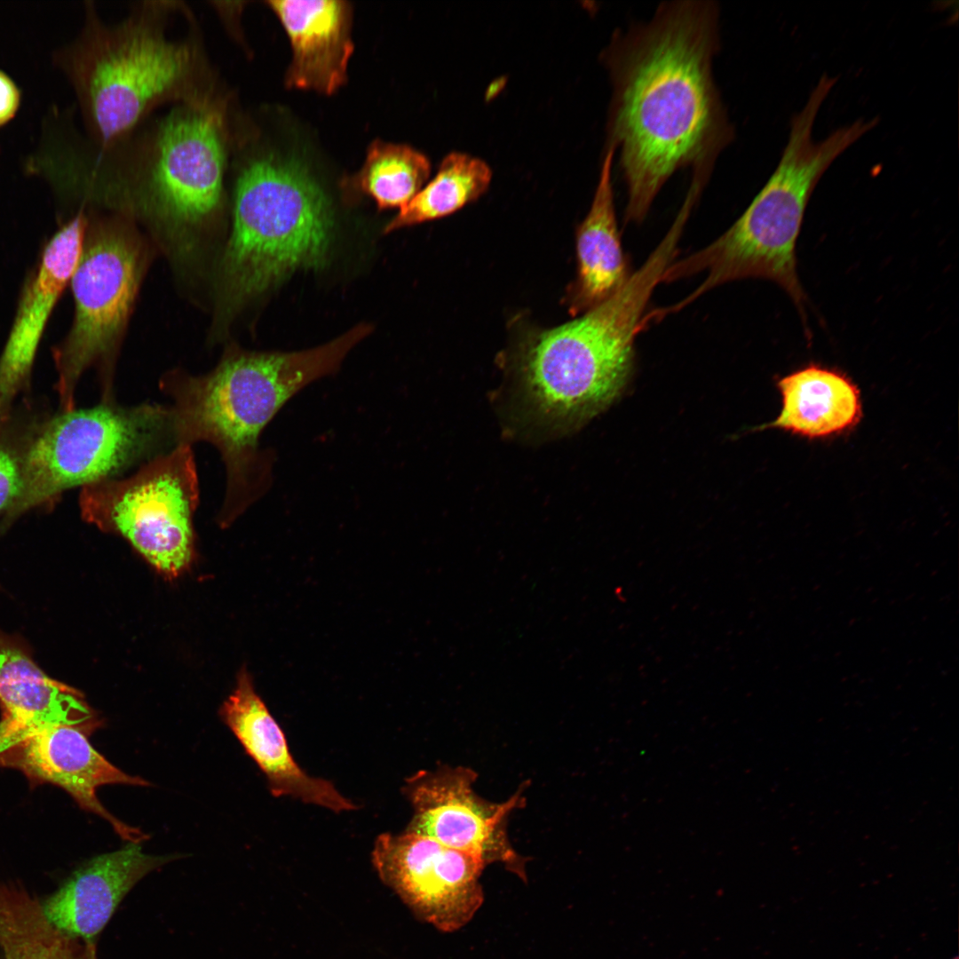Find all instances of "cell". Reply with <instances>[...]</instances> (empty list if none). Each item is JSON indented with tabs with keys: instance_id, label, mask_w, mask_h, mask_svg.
I'll list each match as a JSON object with an SVG mask.
<instances>
[{
	"instance_id": "cell-1",
	"label": "cell",
	"mask_w": 959,
	"mask_h": 959,
	"mask_svg": "<svg viewBox=\"0 0 959 959\" xmlns=\"http://www.w3.org/2000/svg\"><path fill=\"white\" fill-rule=\"evenodd\" d=\"M719 7L662 3L647 21L617 30L603 59L612 83L607 147L618 150L626 222L643 221L662 186L689 167L705 186L733 128L713 76Z\"/></svg>"
},
{
	"instance_id": "cell-2",
	"label": "cell",
	"mask_w": 959,
	"mask_h": 959,
	"mask_svg": "<svg viewBox=\"0 0 959 959\" xmlns=\"http://www.w3.org/2000/svg\"><path fill=\"white\" fill-rule=\"evenodd\" d=\"M187 5L140 1L107 23L85 4L76 38L57 52L90 140L106 147L131 132L160 107H229L234 95L211 61L197 20L174 36Z\"/></svg>"
},
{
	"instance_id": "cell-3",
	"label": "cell",
	"mask_w": 959,
	"mask_h": 959,
	"mask_svg": "<svg viewBox=\"0 0 959 959\" xmlns=\"http://www.w3.org/2000/svg\"><path fill=\"white\" fill-rule=\"evenodd\" d=\"M363 333L353 328L322 345L297 352L230 348L205 375L176 369L160 388L170 407L176 445L205 441L225 464L226 493L218 520L226 526L260 498L271 483L273 456L259 437L298 392L334 373Z\"/></svg>"
},
{
	"instance_id": "cell-4",
	"label": "cell",
	"mask_w": 959,
	"mask_h": 959,
	"mask_svg": "<svg viewBox=\"0 0 959 959\" xmlns=\"http://www.w3.org/2000/svg\"><path fill=\"white\" fill-rule=\"evenodd\" d=\"M836 83L823 75L804 108L791 119L789 140L766 184L743 214L705 248L673 261L662 282L700 273L705 279L688 296L659 309L662 318L678 313L722 284L748 278L774 281L792 298L805 322L804 293L797 273L796 246L804 211L820 177L849 147L878 123L859 119L815 142L812 131L818 112Z\"/></svg>"
},
{
	"instance_id": "cell-5",
	"label": "cell",
	"mask_w": 959,
	"mask_h": 959,
	"mask_svg": "<svg viewBox=\"0 0 959 959\" xmlns=\"http://www.w3.org/2000/svg\"><path fill=\"white\" fill-rule=\"evenodd\" d=\"M226 178L233 226L220 263V327L293 272L325 265L333 231L329 201L307 169L256 150L236 131Z\"/></svg>"
},
{
	"instance_id": "cell-6",
	"label": "cell",
	"mask_w": 959,
	"mask_h": 959,
	"mask_svg": "<svg viewBox=\"0 0 959 959\" xmlns=\"http://www.w3.org/2000/svg\"><path fill=\"white\" fill-rule=\"evenodd\" d=\"M682 237L671 227L610 297L580 318L540 335L522 365L528 401L546 419L581 422L616 400L630 377L634 342L646 306L675 260Z\"/></svg>"
},
{
	"instance_id": "cell-7",
	"label": "cell",
	"mask_w": 959,
	"mask_h": 959,
	"mask_svg": "<svg viewBox=\"0 0 959 959\" xmlns=\"http://www.w3.org/2000/svg\"><path fill=\"white\" fill-rule=\"evenodd\" d=\"M235 107L178 104L156 118L131 210L152 220L174 252L192 251L223 212Z\"/></svg>"
},
{
	"instance_id": "cell-8",
	"label": "cell",
	"mask_w": 959,
	"mask_h": 959,
	"mask_svg": "<svg viewBox=\"0 0 959 959\" xmlns=\"http://www.w3.org/2000/svg\"><path fill=\"white\" fill-rule=\"evenodd\" d=\"M176 447L168 407L101 401L49 421L21 456V483L5 523L77 486L117 478Z\"/></svg>"
},
{
	"instance_id": "cell-9",
	"label": "cell",
	"mask_w": 959,
	"mask_h": 959,
	"mask_svg": "<svg viewBox=\"0 0 959 959\" xmlns=\"http://www.w3.org/2000/svg\"><path fill=\"white\" fill-rule=\"evenodd\" d=\"M144 266L141 242L125 224L104 221L85 234L70 281L74 320L64 340L53 350L57 391L64 412L75 409L78 382L91 366L99 368L101 401H115V360Z\"/></svg>"
},
{
	"instance_id": "cell-10",
	"label": "cell",
	"mask_w": 959,
	"mask_h": 959,
	"mask_svg": "<svg viewBox=\"0 0 959 959\" xmlns=\"http://www.w3.org/2000/svg\"><path fill=\"white\" fill-rule=\"evenodd\" d=\"M199 495L192 446L178 445L127 478L83 487L79 507L85 521L123 536L157 571L172 579L193 559V517Z\"/></svg>"
},
{
	"instance_id": "cell-11",
	"label": "cell",
	"mask_w": 959,
	"mask_h": 959,
	"mask_svg": "<svg viewBox=\"0 0 959 959\" xmlns=\"http://www.w3.org/2000/svg\"><path fill=\"white\" fill-rule=\"evenodd\" d=\"M476 779L472 769L449 765L408 778L402 790L413 814L405 831L472 853L487 866L500 864L526 881L527 860L507 834L508 817L521 807L524 797L518 791L506 801H488L474 790Z\"/></svg>"
},
{
	"instance_id": "cell-12",
	"label": "cell",
	"mask_w": 959,
	"mask_h": 959,
	"mask_svg": "<svg viewBox=\"0 0 959 959\" xmlns=\"http://www.w3.org/2000/svg\"><path fill=\"white\" fill-rule=\"evenodd\" d=\"M372 863L381 880L413 913L451 932L467 924L484 901L480 876L486 863L421 835H379Z\"/></svg>"
},
{
	"instance_id": "cell-13",
	"label": "cell",
	"mask_w": 959,
	"mask_h": 959,
	"mask_svg": "<svg viewBox=\"0 0 959 959\" xmlns=\"http://www.w3.org/2000/svg\"><path fill=\"white\" fill-rule=\"evenodd\" d=\"M72 726L42 728L0 754V767L22 772L31 781L49 782L65 789L84 810L106 820L129 843L148 839L138 828L116 819L100 803L96 789L107 784L148 787L150 782L113 765Z\"/></svg>"
},
{
	"instance_id": "cell-14",
	"label": "cell",
	"mask_w": 959,
	"mask_h": 959,
	"mask_svg": "<svg viewBox=\"0 0 959 959\" xmlns=\"http://www.w3.org/2000/svg\"><path fill=\"white\" fill-rule=\"evenodd\" d=\"M87 218L81 210L49 241L38 268L26 284L0 356V426L28 383L46 322L82 255Z\"/></svg>"
},
{
	"instance_id": "cell-15",
	"label": "cell",
	"mask_w": 959,
	"mask_h": 959,
	"mask_svg": "<svg viewBox=\"0 0 959 959\" xmlns=\"http://www.w3.org/2000/svg\"><path fill=\"white\" fill-rule=\"evenodd\" d=\"M184 855H150L140 844L98 855L41 901L48 921L65 935L96 943L120 902L150 872Z\"/></svg>"
},
{
	"instance_id": "cell-16",
	"label": "cell",
	"mask_w": 959,
	"mask_h": 959,
	"mask_svg": "<svg viewBox=\"0 0 959 959\" xmlns=\"http://www.w3.org/2000/svg\"><path fill=\"white\" fill-rule=\"evenodd\" d=\"M220 716L267 779L274 797H291L335 812L357 809L329 781L307 774L293 758L283 731L255 691L245 668Z\"/></svg>"
},
{
	"instance_id": "cell-17",
	"label": "cell",
	"mask_w": 959,
	"mask_h": 959,
	"mask_svg": "<svg viewBox=\"0 0 959 959\" xmlns=\"http://www.w3.org/2000/svg\"><path fill=\"white\" fill-rule=\"evenodd\" d=\"M0 754L48 726L75 727L90 735L100 719L76 690L47 677L0 635Z\"/></svg>"
},
{
	"instance_id": "cell-18",
	"label": "cell",
	"mask_w": 959,
	"mask_h": 959,
	"mask_svg": "<svg viewBox=\"0 0 959 959\" xmlns=\"http://www.w3.org/2000/svg\"><path fill=\"white\" fill-rule=\"evenodd\" d=\"M266 4L290 41L292 59L286 85L327 95L337 91L346 80L353 51L349 4L339 0H274Z\"/></svg>"
},
{
	"instance_id": "cell-19",
	"label": "cell",
	"mask_w": 959,
	"mask_h": 959,
	"mask_svg": "<svg viewBox=\"0 0 959 959\" xmlns=\"http://www.w3.org/2000/svg\"><path fill=\"white\" fill-rule=\"evenodd\" d=\"M781 409L762 428H778L809 439L827 438L854 427L862 416L858 386L844 372L809 363L780 378Z\"/></svg>"
},
{
	"instance_id": "cell-20",
	"label": "cell",
	"mask_w": 959,
	"mask_h": 959,
	"mask_svg": "<svg viewBox=\"0 0 959 959\" xmlns=\"http://www.w3.org/2000/svg\"><path fill=\"white\" fill-rule=\"evenodd\" d=\"M614 149L606 147L590 209L576 235L577 279L570 310L586 312L602 303L627 281L629 271L615 217L612 166Z\"/></svg>"
},
{
	"instance_id": "cell-21",
	"label": "cell",
	"mask_w": 959,
	"mask_h": 959,
	"mask_svg": "<svg viewBox=\"0 0 959 959\" xmlns=\"http://www.w3.org/2000/svg\"><path fill=\"white\" fill-rule=\"evenodd\" d=\"M0 950L4 959H98L96 943L59 931L38 898L15 883H0Z\"/></svg>"
},
{
	"instance_id": "cell-22",
	"label": "cell",
	"mask_w": 959,
	"mask_h": 959,
	"mask_svg": "<svg viewBox=\"0 0 959 959\" xmlns=\"http://www.w3.org/2000/svg\"><path fill=\"white\" fill-rule=\"evenodd\" d=\"M492 178L481 159L452 152L441 162L437 174L385 226L384 233L450 215L478 199Z\"/></svg>"
},
{
	"instance_id": "cell-23",
	"label": "cell",
	"mask_w": 959,
	"mask_h": 959,
	"mask_svg": "<svg viewBox=\"0 0 959 959\" xmlns=\"http://www.w3.org/2000/svg\"><path fill=\"white\" fill-rule=\"evenodd\" d=\"M430 172V162L422 153L377 140L369 147L354 186L381 210L401 208L422 189Z\"/></svg>"
},
{
	"instance_id": "cell-24",
	"label": "cell",
	"mask_w": 959,
	"mask_h": 959,
	"mask_svg": "<svg viewBox=\"0 0 959 959\" xmlns=\"http://www.w3.org/2000/svg\"><path fill=\"white\" fill-rule=\"evenodd\" d=\"M21 483V457L0 445V512L6 511L18 496Z\"/></svg>"
},
{
	"instance_id": "cell-25",
	"label": "cell",
	"mask_w": 959,
	"mask_h": 959,
	"mask_svg": "<svg viewBox=\"0 0 959 959\" xmlns=\"http://www.w3.org/2000/svg\"><path fill=\"white\" fill-rule=\"evenodd\" d=\"M20 104V91L15 83L0 70V127L16 115Z\"/></svg>"
}]
</instances>
